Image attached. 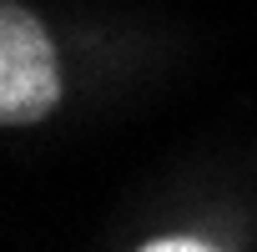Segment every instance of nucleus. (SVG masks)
<instances>
[{"instance_id": "1", "label": "nucleus", "mask_w": 257, "mask_h": 252, "mask_svg": "<svg viewBox=\"0 0 257 252\" xmlns=\"http://www.w3.org/2000/svg\"><path fill=\"white\" fill-rule=\"evenodd\" d=\"M56 106H61L56 46L26 6L6 0L0 6V121L31 126L46 121Z\"/></svg>"}, {"instance_id": "2", "label": "nucleus", "mask_w": 257, "mask_h": 252, "mask_svg": "<svg viewBox=\"0 0 257 252\" xmlns=\"http://www.w3.org/2000/svg\"><path fill=\"white\" fill-rule=\"evenodd\" d=\"M137 252H217V247L202 237H157V242H142Z\"/></svg>"}]
</instances>
